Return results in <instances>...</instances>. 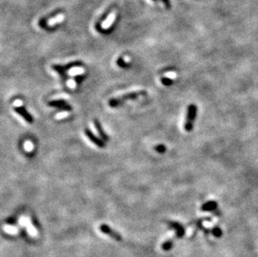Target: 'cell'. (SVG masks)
Instances as JSON below:
<instances>
[{"mask_svg": "<svg viewBox=\"0 0 258 257\" xmlns=\"http://www.w3.org/2000/svg\"><path fill=\"white\" fill-rule=\"evenodd\" d=\"M146 91L145 90H139V91L130 92L127 94H125L121 96L113 98L109 101V105L112 108H115L122 105L123 103H125L126 100H131V99H136L142 95H146Z\"/></svg>", "mask_w": 258, "mask_h": 257, "instance_id": "6da1fadb", "label": "cell"}, {"mask_svg": "<svg viewBox=\"0 0 258 257\" xmlns=\"http://www.w3.org/2000/svg\"><path fill=\"white\" fill-rule=\"evenodd\" d=\"M197 115V107L196 105H190L187 108L186 111V117L185 124H184V128L186 132H191L193 129L195 119L196 118Z\"/></svg>", "mask_w": 258, "mask_h": 257, "instance_id": "7a4b0ae2", "label": "cell"}, {"mask_svg": "<svg viewBox=\"0 0 258 257\" xmlns=\"http://www.w3.org/2000/svg\"><path fill=\"white\" fill-rule=\"evenodd\" d=\"M81 63L79 61L76 62H72V63H69V64H66V65H53L52 66V69H53L54 71L59 74V75L61 76L62 79L64 80H68L69 77L66 75V71L69 70L70 69H74V68L79 67L81 65Z\"/></svg>", "mask_w": 258, "mask_h": 257, "instance_id": "3957f363", "label": "cell"}, {"mask_svg": "<svg viewBox=\"0 0 258 257\" xmlns=\"http://www.w3.org/2000/svg\"><path fill=\"white\" fill-rule=\"evenodd\" d=\"M48 106L51 107L57 108L58 110H63V111H67L69 112L72 110V107L69 105L67 104V102L64 99H56V100H51L48 103Z\"/></svg>", "mask_w": 258, "mask_h": 257, "instance_id": "277c9868", "label": "cell"}, {"mask_svg": "<svg viewBox=\"0 0 258 257\" xmlns=\"http://www.w3.org/2000/svg\"><path fill=\"white\" fill-rule=\"evenodd\" d=\"M85 134L86 135V137L88 138L91 142L93 143L94 145H95L96 146H98L99 148H104L105 147V144H104V141L101 138H99L94 134L93 132L91 131L90 128H85Z\"/></svg>", "mask_w": 258, "mask_h": 257, "instance_id": "5b68a950", "label": "cell"}, {"mask_svg": "<svg viewBox=\"0 0 258 257\" xmlns=\"http://www.w3.org/2000/svg\"><path fill=\"white\" fill-rule=\"evenodd\" d=\"M13 110H14L19 116H21L22 118L24 119L27 123H34V118H33V116L30 115V113L29 112L24 106H21V105H19V106H14V107H13Z\"/></svg>", "mask_w": 258, "mask_h": 257, "instance_id": "8992f818", "label": "cell"}, {"mask_svg": "<svg viewBox=\"0 0 258 257\" xmlns=\"http://www.w3.org/2000/svg\"><path fill=\"white\" fill-rule=\"evenodd\" d=\"M99 230L101 231L102 233L105 234V235H107V236H110L111 238L114 239L115 241H122V236H120L119 233H117L116 231H114L113 229H111V227H109L108 225L102 224V225L99 226Z\"/></svg>", "mask_w": 258, "mask_h": 257, "instance_id": "52a82bcc", "label": "cell"}, {"mask_svg": "<svg viewBox=\"0 0 258 257\" xmlns=\"http://www.w3.org/2000/svg\"><path fill=\"white\" fill-rule=\"evenodd\" d=\"M167 224L170 225V228H172L173 230L176 231V238H183V236H185V233H186V230H185L183 225L180 223L176 222V221H169Z\"/></svg>", "mask_w": 258, "mask_h": 257, "instance_id": "ba28073f", "label": "cell"}, {"mask_svg": "<svg viewBox=\"0 0 258 257\" xmlns=\"http://www.w3.org/2000/svg\"><path fill=\"white\" fill-rule=\"evenodd\" d=\"M94 127H95L96 130L98 132L99 135V138H101L104 142H107L109 141V137L107 135V134L104 132V128H103V126H102L101 123L99 122V120L94 119Z\"/></svg>", "mask_w": 258, "mask_h": 257, "instance_id": "9c48e42d", "label": "cell"}, {"mask_svg": "<svg viewBox=\"0 0 258 257\" xmlns=\"http://www.w3.org/2000/svg\"><path fill=\"white\" fill-rule=\"evenodd\" d=\"M216 209H217V203L216 201H213L205 202L200 207V210L202 211H212V210H215Z\"/></svg>", "mask_w": 258, "mask_h": 257, "instance_id": "30bf717a", "label": "cell"}, {"mask_svg": "<svg viewBox=\"0 0 258 257\" xmlns=\"http://www.w3.org/2000/svg\"><path fill=\"white\" fill-rule=\"evenodd\" d=\"M115 16H116V13H115V12H112L111 14H109V16L104 20V22L103 23V24H102L103 28H104V29L109 28V26L113 24V22H114V19H115Z\"/></svg>", "mask_w": 258, "mask_h": 257, "instance_id": "8fae6325", "label": "cell"}, {"mask_svg": "<svg viewBox=\"0 0 258 257\" xmlns=\"http://www.w3.org/2000/svg\"><path fill=\"white\" fill-rule=\"evenodd\" d=\"M173 241H172V240H169V241H165V242L162 244L161 247H162L163 250L168 251V250H171V248L173 246Z\"/></svg>", "mask_w": 258, "mask_h": 257, "instance_id": "7c38bea8", "label": "cell"}, {"mask_svg": "<svg viewBox=\"0 0 258 257\" xmlns=\"http://www.w3.org/2000/svg\"><path fill=\"white\" fill-rule=\"evenodd\" d=\"M64 16L63 14H59L58 16H56L55 18H53V19H49L48 21V24L49 25H53V24H57V23H59V22H62L64 20Z\"/></svg>", "mask_w": 258, "mask_h": 257, "instance_id": "4fadbf2b", "label": "cell"}, {"mask_svg": "<svg viewBox=\"0 0 258 257\" xmlns=\"http://www.w3.org/2000/svg\"><path fill=\"white\" fill-rule=\"evenodd\" d=\"M160 81H161V83L165 86H170L173 83V80L170 78H168V77H162L160 79Z\"/></svg>", "mask_w": 258, "mask_h": 257, "instance_id": "5bb4252c", "label": "cell"}, {"mask_svg": "<svg viewBox=\"0 0 258 257\" xmlns=\"http://www.w3.org/2000/svg\"><path fill=\"white\" fill-rule=\"evenodd\" d=\"M212 234L214 236H216L217 238H220L222 236V231L219 227H215L212 229Z\"/></svg>", "mask_w": 258, "mask_h": 257, "instance_id": "9a60e30c", "label": "cell"}, {"mask_svg": "<svg viewBox=\"0 0 258 257\" xmlns=\"http://www.w3.org/2000/svg\"><path fill=\"white\" fill-rule=\"evenodd\" d=\"M117 64H118V66H120V67H121V68L128 67L127 63L124 60V59H123L122 57H120V58L117 59Z\"/></svg>", "mask_w": 258, "mask_h": 257, "instance_id": "2e32d148", "label": "cell"}, {"mask_svg": "<svg viewBox=\"0 0 258 257\" xmlns=\"http://www.w3.org/2000/svg\"><path fill=\"white\" fill-rule=\"evenodd\" d=\"M154 150H156L157 152L159 153H164L165 152V150H166V148H165V146L164 145H156L155 147H154Z\"/></svg>", "mask_w": 258, "mask_h": 257, "instance_id": "e0dca14e", "label": "cell"}, {"mask_svg": "<svg viewBox=\"0 0 258 257\" xmlns=\"http://www.w3.org/2000/svg\"><path fill=\"white\" fill-rule=\"evenodd\" d=\"M85 78V74H79L77 75V76H75V82L78 83V84H80L81 82H82V80L84 79Z\"/></svg>", "mask_w": 258, "mask_h": 257, "instance_id": "ac0fdd59", "label": "cell"}]
</instances>
